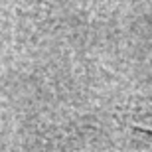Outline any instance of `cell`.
Listing matches in <instances>:
<instances>
[{
	"label": "cell",
	"instance_id": "obj_1",
	"mask_svg": "<svg viewBox=\"0 0 152 152\" xmlns=\"http://www.w3.org/2000/svg\"><path fill=\"white\" fill-rule=\"evenodd\" d=\"M132 117H134L132 118V124H134L136 129H142V130H146V132L152 134V107L150 105H144V107L136 109Z\"/></svg>",
	"mask_w": 152,
	"mask_h": 152
}]
</instances>
